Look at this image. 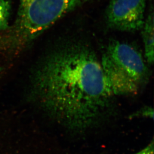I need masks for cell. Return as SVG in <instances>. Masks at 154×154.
Masks as SVG:
<instances>
[{
  "label": "cell",
  "instance_id": "cell-1",
  "mask_svg": "<svg viewBox=\"0 0 154 154\" xmlns=\"http://www.w3.org/2000/svg\"><path fill=\"white\" fill-rule=\"evenodd\" d=\"M34 91L42 108L74 132L98 126L110 115L114 94L90 49L71 45L47 55L35 71Z\"/></svg>",
  "mask_w": 154,
  "mask_h": 154
},
{
  "label": "cell",
  "instance_id": "cell-2",
  "mask_svg": "<svg viewBox=\"0 0 154 154\" xmlns=\"http://www.w3.org/2000/svg\"><path fill=\"white\" fill-rule=\"evenodd\" d=\"M84 0H19L16 20L8 39L13 45H26Z\"/></svg>",
  "mask_w": 154,
  "mask_h": 154
},
{
  "label": "cell",
  "instance_id": "cell-3",
  "mask_svg": "<svg viewBox=\"0 0 154 154\" xmlns=\"http://www.w3.org/2000/svg\"><path fill=\"white\" fill-rule=\"evenodd\" d=\"M145 10V0H110L107 21L110 26L119 31H137L144 25Z\"/></svg>",
  "mask_w": 154,
  "mask_h": 154
},
{
  "label": "cell",
  "instance_id": "cell-4",
  "mask_svg": "<svg viewBox=\"0 0 154 154\" xmlns=\"http://www.w3.org/2000/svg\"><path fill=\"white\" fill-rule=\"evenodd\" d=\"M106 54L140 88L147 83L149 75L148 69L141 54L131 45L114 42L109 45Z\"/></svg>",
  "mask_w": 154,
  "mask_h": 154
},
{
  "label": "cell",
  "instance_id": "cell-5",
  "mask_svg": "<svg viewBox=\"0 0 154 154\" xmlns=\"http://www.w3.org/2000/svg\"><path fill=\"white\" fill-rule=\"evenodd\" d=\"M101 64L114 95H130L138 93L140 88L114 63L107 54L103 55Z\"/></svg>",
  "mask_w": 154,
  "mask_h": 154
},
{
  "label": "cell",
  "instance_id": "cell-6",
  "mask_svg": "<svg viewBox=\"0 0 154 154\" xmlns=\"http://www.w3.org/2000/svg\"><path fill=\"white\" fill-rule=\"evenodd\" d=\"M153 8L149 12L143 26L142 36L144 42L145 56L149 64L154 62V23Z\"/></svg>",
  "mask_w": 154,
  "mask_h": 154
},
{
  "label": "cell",
  "instance_id": "cell-7",
  "mask_svg": "<svg viewBox=\"0 0 154 154\" xmlns=\"http://www.w3.org/2000/svg\"><path fill=\"white\" fill-rule=\"evenodd\" d=\"M11 8L9 0H0V31H5L9 28Z\"/></svg>",
  "mask_w": 154,
  "mask_h": 154
},
{
  "label": "cell",
  "instance_id": "cell-8",
  "mask_svg": "<svg viewBox=\"0 0 154 154\" xmlns=\"http://www.w3.org/2000/svg\"><path fill=\"white\" fill-rule=\"evenodd\" d=\"M133 117H142L145 118L153 119L154 117V110L153 108L146 106L141 108L140 110L133 114Z\"/></svg>",
  "mask_w": 154,
  "mask_h": 154
},
{
  "label": "cell",
  "instance_id": "cell-9",
  "mask_svg": "<svg viewBox=\"0 0 154 154\" xmlns=\"http://www.w3.org/2000/svg\"><path fill=\"white\" fill-rule=\"evenodd\" d=\"M154 141L152 140L146 147L134 154H154Z\"/></svg>",
  "mask_w": 154,
  "mask_h": 154
}]
</instances>
